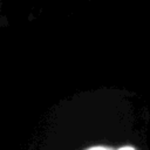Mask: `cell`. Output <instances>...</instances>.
Here are the masks:
<instances>
[{"instance_id": "6da1fadb", "label": "cell", "mask_w": 150, "mask_h": 150, "mask_svg": "<svg viewBox=\"0 0 150 150\" xmlns=\"http://www.w3.org/2000/svg\"><path fill=\"white\" fill-rule=\"evenodd\" d=\"M87 150H111L110 148H108V146H93V148H89V149H87Z\"/></svg>"}, {"instance_id": "7a4b0ae2", "label": "cell", "mask_w": 150, "mask_h": 150, "mask_svg": "<svg viewBox=\"0 0 150 150\" xmlns=\"http://www.w3.org/2000/svg\"><path fill=\"white\" fill-rule=\"evenodd\" d=\"M118 150H135V149L131 148V146H122V148H120Z\"/></svg>"}]
</instances>
